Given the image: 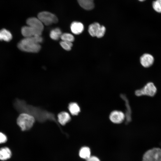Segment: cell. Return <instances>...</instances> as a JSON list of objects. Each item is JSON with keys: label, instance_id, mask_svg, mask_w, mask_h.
Masks as SVG:
<instances>
[{"label": "cell", "instance_id": "cell-1", "mask_svg": "<svg viewBox=\"0 0 161 161\" xmlns=\"http://www.w3.org/2000/svg\"><path fill=\"white\" fill-rule=\"evenodd\" d=\"M43 41V38L41 36L25 38L18 43V47L23 51L36 53L41 49L40 44Z\"/></svg>", "mask_w": 161, "mask_h": 161}, {"label": "cell", "instance_id": "cell-2", "mask_svg": "<svg viewBox=\"0 0 161 161\" xmlns=\"http://www.w3.org/2000/svg\"><path fill=\"white\" fill-rule=\"evenodd\" d=\"M35 121V118L33 116L25 113L20 114L17 120V124L23 131L31 129Z\"/></svg>", "mask_w": 161, "mask_h": 161}, {"label": "cell", "instance_id": "cell-3", "mask_svg": "<svg viewBox=\"0 0 161 161\" xmlns=\"http://www.w3.org/2000/svg\"><path fill=\"white\" fill-rule=\"evenodd\" d=\"M142 161H161V149L154 148L147 150L143 156Z\"/></svg>", "mask_w": 161, "mask_h": 161}, {"label": "cell", "instance_id": "cell-4", "mask_svg": "<svg viewBox=\"0 0 161 161\" xmlns=\"http://www.w3.org/2000/svg\"><path fill=\"white\" fill-rule=\"evenodd\" d=\"M38 18L46 25H49L58 22L57 17L54 14L47 11H43L38 13Z\"/></svg>", "mask_w": 161, "mask_h": 161}, {"label": "cell", "instance_id": "cell-5", "mask_svg": "<svg viewBox=\"0 0 161 161\" xmlns=\"http://www.w3.org/2000/svg\"><path fill=\"white\" fill-rule=\"evenodd\" d=\"M157 88L152 82L147 83L142 89L137 90L135 92V95L137 96L146 95L149 96H153L156 93Z\"/></svg>", "mask_w": 161, "mask_h": 161}, {"label": "cell", "instance_id": "cell-6", "mask_svg": "<svg viewBox=\"0 0 161 161\" xmlns=\"http://www.w3.org/2000/svg\"><path fill=\"white\" fill-rule=\"evenodd\" d=\"M26 23L27 25L38 31L42 32L43 30L44 24L38 18H29L27 20Z\"/></svg>", "mask_w": 161, "mask_h": 161}, {"label": "cell", "instance_id": "cell-7", "mask_svg": "<svg viewBox=\"0 0 161 161\" xmlns=\"http://www.w3.org/2000/svg\"><path fill=\"white\" fill-rule=\"evenodd\" d=\"M22 35L25 38H28L35 36H41L42 32L38 31L29 26H24L21 29Z\"/></svg>", "mask_w": 161, "mask_h": 161}, {"label": "cell", "instance_id": "cell-8", "mask_svg": "<svg viewBox=\"0 0 161 161\" xmlns=\"http://www.w3.org/2000/svg\"><path fill=\"white\" fill-rule=\"evenodd\" d=\"M125 116L123 112L119 111H112L109 115V119L113 123L118 124L121 123L124 120Z\"/></svg>", "mask_w": 161, "mask_h": 161}, {"label": "cell", "instance_id": "cell-9", "mask_svg": "<svg viewBox=\"0 0 161 161\" xmlns=\"http://www.w3.org/2000/svg\"><path fill=\"white\" fill-rule=\"evenodd\" d=\"M154 61V57L149 54H144L140 58L141 64L145 67H148L151 66Z\"/></svg>", "mask_w": 161, "mask_h": 161}, {"label": "cell", "instance_id": "cell-10", "mask_svg": "<svg viewBox=\"0 0 161 161\" xmlns=\"http://www.w3.org/2000/svg\"><path fill=\"white\" fill-rule=\"evenodd\" d=\"M70 29L72 33L75 35H79L83 32L84 27L81 23L75 21L71 23Z\"/></svg>", "mask_w": 161, "mask_h": 161}, {"label": "cell", "instance_id": "cell-11", "mask_svg": "<svg viewBox=\"0 0 161 161\" xmlns=\"http://www.w3.org/2000/svg\"><path fill=\"white\" fill-rule=\"evenodd\" d=\"M58 118L59 123L62 125H65L71 120L69 114L65 112H62L59 113Z\"/></svg>", "mask_w": 161, "mask_h": 161}, {"label": "cell", "instance_id": "cell-12", "mask_svg": "<svg viewBox=\"0 0 161 161\" xmlns=\"http://www.w3.org/2000/svg\"><path fill=\"white\" fill-rule=\"evenodd\" d=\"M12 155L11 151L7 147H3L0 148V160L5 161L10 159Z\"/></svg>", "mask_w": 161, "mask_h": 161}, {"label": "cell", "instance_id": "cell-13", "mask_svg": "<svg viewBox=\"0 0 161 161\" xmlns=\"http://www.w3.org/2000/svg\"><path fill=\"white\" fill-rule=\"evenodd\" d=\"M80 5L86 10H91L93 8L94 5V0H78Z\"/></svg>", "mask_w": 161, "mask_h": 161}, {"label": "cell", "instance_id": "cell-14", "mask_svg": "<svg viewBox=\"0 0 161 161\" xmlns=\"http://www.w3.org/2000/svg\"><path fill=\"white\" fill-rule=\"evenodd\" d=\"M101 26L97 22H95L90 24L88 28V32L92 37L96 36Z\"/></svg>", "mask_w": 161, "mask_h": 161}, {"label": "cell", "instance_id": "cell-15", "mask_svg": "<svg viewBox=\"0 0 161 161\" xmlns=\"http://www.w3.org/2000/svg\"><path fill=\"white\" fill-rule=\"evenodd\" d=\"M12 38L11 33L5 29H2L0 30V40L6 41H10Z\"/></svg>", "mask_w": 161, "mask_h": 161}, {"label": "cell", "instance_id": "cell-16", "mask_svg": "<svg viewBox=\"0 0 161 161\" xmlns=\"http://www.w3.org/2000/svg\"><path fill=\"white\" fill-rule=\"evenodd\" d=\"M79 155L80 158L87 160L91 156L90 150L87 147H82L79 151Z\"/></svg>", "mask_w": 161, "mask_h": 161}, {"label": "cell", "instance_id": "cell-17", "mask_svg": "<svg viewBox=\"0 0 161 161\" xmlns=\"http://www.w3.org/2000/svg\"><path fill=\"white\" fill-rule=\"evenodd\" d=\"M68 108L70 113L73 115H78L80 111L79 106L77 103L75 102L70 103Z\"/></svg>", "mask_w": 161, "mask_h": 161}, {"label": "cell", "instance_id": "cell-18", "mask_svg": "<svg viewBox=\"0 0 161 161\" xmlns=\"http://www.w3.org/2000/svg\"><path fill=\"white\" fill-rule=\"evenodd\" d=\"M62 34V31L59 28H56L51 30L49 36L52 39L57 40L61 38Z\"/></svg>", "mask_w": 161, "mask_h": 161}, {"label": "cell", "instance_id": "cell-19", "mask_svg": "<svg viewBox=\"0 0 161 161\" xmlns=\"http://www.w3.org/2000/svg\"><path fill=\"white\" fill-rule=\"evenodd\" d=\"M62 41L72 42L74 40V36L72 34L68 33H62L60 38Z\"/></svg>", "mask_w": 161, "mask_h": 161}, {"label": "cell", "instance_id": "cell-20", "mask_svg": "<svg viewBox=\"0 0 161 161\" xmlns=\"http://www.w3.org/2000/svg\"><path fill=\"white\" fill-rule=\"evenodd\" d=\"M60 44L61 46L66 51L70 50L73 46L72 42L63 41L60 42Z\"/></svg>", "mask_w": 161, "mask_h": 161}, {"label": "cell", "instance_id": "cell-21", "mask_svg": "<svg viewBox=\"0 0 161 161\" xmlns=\"http://www.w3.org/2000/svg\"><path fill=\"white\" fill-rule=\"evenodd\" d=\"M152 7L156 12L161 13V0H156L153 2Z\"/></svg>", "mask_w": 161, "mask_h": 161}, {"label": "cell", "instance_id": "cell-22", "mask_svg": "<svg viewBox=\"0 0 161 161\" xmlns=\"http://www.w3.org/2000/svg\"><path fill=\"white\" fill-rule=\"evenodd\" d=\"M106 31L105 27L103 26H101L96 37L99 38L102 37L104 35Z\"/></svg>", "mask_w": 161, "mask_h": 161}, {"label": "cell", "instance_id": "cell-23", "mask_svg": "<svg viewBox=\"0 0 161 161\" xmlns=\"http://www.w3.org/2000/svg\"><path fill=\"white\" fill-rule=\"evenodd\" d=\"M7 140V138L6 135L0 132V144L6 143Z\"/></svg>", "mask_w": 161, "mask_h": 161}, {"label": "cell", "instance_id": "cell-24", "mask_svg": "<svg viewBox=\"0 0 161 161\" xmlns=\"http://www.w3.org/2000/svg\"><path fill=\"white\" fill-rule=\"evenodd\" d=\"M86 161H100V160L97 157L94 156H91L89 158L86 160Z\"/></svg>", "mask_w": 161, "mask_h": 161}, {"label": "cell", "instance_id": "cell-25", "mask_svg": "<svg viewBox=\"0 0 161 161\" xmlns=\"http://www.w3.org/2000/svg\"><path fill=\"white\" fill-rule=\"evenodd\" d=\"M139 0L140 1H144L145 0Z\"/></svg>", "mask_w": 161, "mask_h": 161}, {"label": "cell", "instance_id": "cell-26", "mask_svg": "<svg viewBox=\"0 0 161 161\" xmlns=\"http://www.w3.org/2000/svg\"><path fill=\"white\" fill-rule=\"evenodd\" d=\"M160 145H161V142L160 143Z\"/></svg>", "mask_w": 161, "mask_h": 161}]
</instances>
